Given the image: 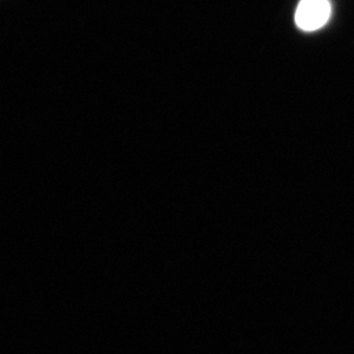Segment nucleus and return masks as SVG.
Segmentation results:
<instances>
[{"instance_id":"obj_1","label":"nucleus","mask_w":354,"mask_h":354,"mask_svg":"<svg viewBox=\"0 0 354 354\" xmlns=\"http://www.w3.org/2000/svg\"><path fill=\"white\" fill-rule=\"evenodd\" d=\"M330 3L328 0H301L295 11V23L302 30H317L328 23Z\"/></svg>"}]
</instances>
